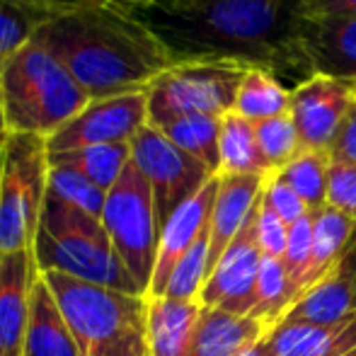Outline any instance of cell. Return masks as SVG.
Masks as SVG:
<instances>
[{
	"label": "cell",
	"mask_w": 356,
	"mask_h": 356,
	"mask_svg": "<svg viewBox=\"0 0 356 356\" xmlns=\"http://www.w3.org/2000/svg\"><path fill=\"white\" fill-rule=\"evenodd\" d=\"M168 51L170 61H238L296 85L313 75L296 10L282 0H117Z\"/></svg>",
	"instance_id": "cell-1"
},
{
	"label": "cell",
	"mask_w": 356,
	"mask_h": 356,
	"mask_svg": "<svg viewBox=\"0 0 356 356\" xmlns=\"http://www.w3.org/2000/svg\"><path fill=\"white\" fill-rule=\"evenodd\" d=\"M37 39L61 58L90 99L148 90L172 66L163 44L117 0H104L44 24Z\"/></svg>",
	"instance_id": "cell-2"
},
{
	"label": "cell",
	"mask_w": 356,
	"mask_h": 356,
	"mask_svg": "<svg viewBox=\"0 0 356 356\" xmlns=\"http://www.w3.org/2000/svg\"><path fill=\"white\" fill-rule=\"evenodd\" d=\"M83 356H148V296L39 272Z\"/></svg>",
	"instance_id": "cell-3"
},
{
	"label": "cell",
	"mask_w": 356,
	"mask_h": 356,
	"mask_svg": "<svg viewBox=\"0 0 356 356\" xmlns=\"http://www.w3.org/2000/svg\"><path fill=\"white\" fill-rule=\"evenodd\" d=\"M88 102L71 71L37 37L0 66V104L13 134L49 138Z\"/></svg>",
	"instance_id": "cell-4"
},
{
	"label": "cell",
	"mask_w": 356,
	"mask_h": 356,
	"mask_svg": "<svg viewBox=\"0 0 356 356\" xmlns=\"http://www.w3.org/2000/svg\"><path fill=\"white\" fill-rule=\"evenodd\" d=\"M32 250L39 272H58L88 284L145 296L119 259L102 218L80 211L49 192Z\"/></svg>",
	"instance_id": "cell-5"
},
{
	"label": "cell",
	"mask_w": 356,
	"mask_h": 356,
	"mask_svg": "<svg viewBox=\"0 0 356 356\" xmlns=\"http://www.w3.org/2000/svg\"><path fill=\"white\" fill-rule=\"evenodd\" d=\"M47 192V138L13 134L0 150V254L34 248Z\"/></svg>",
	"instance_id": "cell-6"
},
{
	"label": "cell",
	"mask_w": 356,
	"mask_h": 356,
	"mask_svg": "<svg viewBox=\"0 0 356 356\" xmlns=\"http://www.w3.org/2000/svg\"><path fill=\"white\" fill-rule=\"evenodd\" d=\"M248 63L238 61H187L175 63L148 85V124L187 114L223 117L233 112L238 88L248 73Z\"/></svg>",
	"instance_id": "cell-7"
},
{
	"label": "cell",
	"mask_w": 356,
	"mask_h": 356,
	"mask_svg": "<svg viewBox=\"0 0 356 356\" xmlns=\"http://www.w3.org/2000/svg\"><path fill=\"white\" fill-rule=\"evenodd\" d=\"M99 218L124 267L131 272L143 293H148L158 257L160 220L153 192L134 163L127 165L119 182L107 192Z\"/></svg>",
	"instance_id": "cell-8"
},
{
	"label": "cell",
	"mask_w": 356,
	"mask_h": 356,
	"mask_svg": "<svg viewBox=\"0 0 356 356\" xmlns=\"http://www.w3.org/2000/svg\"><path fill=\"white\" fill-rule=\"evenodd\" d=\"M131 163L141 170L153 192L160 230L184 202H189L216 177L207 165L177 148L150 124H145L131 141Z\"/></svg>",
	"instance_id": "cell-9"
},
{
	"label": "cell",
	"mask_w": 356,
	"mask_h": 356,
	"mask_svg": "<svg viewBox=\"0 0 356 356\" xmlns=\"http://www.w3.org/2000/svg\"><path fill=\"white\" fill-rule=\"evenodd\" d=\"M148 124V92H124L90 99L83 109L47 138L49 153H66L88 145L131 143Z\"/></svg>",
	"instance_id": "cell-10"
},
{
	"label": "cell",
	"mask_w": 356,
	"mask_h": 356,
	"mask_svg": "<svg viewBox=\"0 0 356 356\" xmlns=\"http://www.w3.org/2000/svg\"><path fill=\"white\" fill-rule=\"evenodd\" d=\"M356 102V80L313 73L291 88L289 114L303 148L327 150Z\"/></svg>",
	"instance_id": "cell-11"
},
{
	"label": "cell",
	"mask_w": 356,
	"mask_h": 356,
	"mask_svg": "<svg viewBox=\"0 0 356 356\" xmlns=\"http://www.w3.org/2000/svg\"><path fill=\"white\" fill-rule=\"evenodd\" d=\"M254 213L248 218L235 240L228 245L223 257L209 274L202 289L204 308H218L233 315H250L254 308L257 296V277L262 267V252H259L257 238H254Z\"/></svg>",
	"instance_id": "cell-12"
},
{
	"label": "cell",
	"mask_w": 356,
	"mask_h": 356,
	"mask_svg": "<svg viewBox=\"0 0 356 356\" xmlns=\"http://www.w3.org/2000/svg\"><path fill=\"white\" fill-rule=\"evenodd\" d=\"M216 189H218V177H213L202 192H197L189 202H184L177 211L170 216L168 223L163 225L153 279H150L148 293L145 296L165 293L168 282H170V277H172L175 267L179 264V259H182L184 254L192 250V245L209 230Z\"/></svg>",
	"instance_id": "cell-13"
},
{
	"label": "cell",
	"mask_w": 356,
	"mask_h": 356,
	"mask_svg": "<svg viewBox=\"0 0 356 356\" xmlns=\"http://www.w3.org/2000/svg\"><path fill=\"white\" fill-rule=\"evenodd\" d=\"M352 318H356V245L332 272L300 293L282 323L332 327Z\"/></svg>",
	"instance_id": "cell-14"
},
{
	"label": "cell",
	"mask_w": 356,
	"mask_h": 356,
	"mask_svg": "<svg viewBox=\"0 0 356 356\" xmlns=\"http://www.w3.org/2000/svg\"><path fill=\"white\" fill-rule=\"evenodd\" d=\"M37 279L34 250L0 254V356H22Z\"/></svg>",
	"instance_id": "cell-15"
},
{
	"label": "cell",
	"mask_w": 356,
	"mask_h": 356,
	"mask_svg": "<svg viewBox=\"0 0 356 356\" xmlns=\"http://www.w3.org/2000/svg\"><path fill=\"white\" fill-rule=\"evenodd\" d=\"M298 37L313 73L356 80V15L300 17Z\"/></svg>",
	"instance_id": "cell-16"
},
{
	"label": "cell",
	"mask_w": 356,
	"mask_h": 356,
	"mask_svg": "<svg viewBox=\"0 0 356 356\" xmlns=\"http://www.w3.org/2000/svg\"><path fill=\"white\" fill-rule=\"evenodd\" d=\"M216 177H218V189L209 223V274L257 209L269 175H216Z\"/></svg>",
	"instance_id": "cell-17"
},
{
	"label": "cell",
	"mask_w": 356,
	"mask_h": 356,
	"mask_svg": "<svg viewBox=\"0 0 356 356\" xmlns=\"http://www.w3.org/2000/svg\"><path fill=\"white\" fill-rule=\"evenodd\" d=\"M202 310V300L148 296V356H187Z\"/></svg>",
	"instance_id": "cell-18"
},
{
	"label": "cell",
	"mask_w": 356,
	"mask_h": 356,
	"mask_svg": "<svg viewBox=\"0 0 356 356\" xmlns=\"http://www.w3.org/2000/svg\"><path fill=\"white\" fill-rule=\"evenodd\" d=\"M262 342L269 356H339L356 349V318L332 327L282 323Z\"/></svg>",
	"instance_id": "cell-19"
},
{
	"label": "cell",
	"mask_w": 356,
	"mask_h": 356,
	"mask_svg": "<svg viewBox=\"0 0 356 356\" xmlns=\"http://www.w3.org/2000/svg\"><path fill=\"white\" fill-rule=\"evenodd\" d=\"M22 356H83L42 274L32 291V310H29Z\"/></svg>",
	"instance_id": "cell-20"
},
{
	"label": "cell",
	"mask_w": 356,
	"mask_h": 356,
	"mask_svg": "<svg viewBox=\"0 0 356 356\" xmlns=\"http://www.w3.org/2000/svg\"><path fill=\"white\" fill-rule=\"evenodd\" d=\"M264 334L267 330L250 315L204 308L187 356H235L245 347L259 342Z\"/></svg>",
	"instance_id": "cell-21"
},
{
	"label": "cell",
	"mask_w": 356,
	"mask_h": 356,
	"mask_svg": "<svg viewBox=\"0 0 356 356\" xmlns=\"http://www.w3.org/2000/svg\"><path fill=\"white\" fill-rule=\"evenodd\" d=\"M310 218H313V267H310L308 289L332 272L356 245V220L347 213L325 204L323 209L310 213Z\"/></svg>",
	"instance_id": "cell-22"
},
{
	"label": "cell",
	"mask_w": 356,
	"mask_h": 356,
	"mask_svg": "<svg viewBox=\"0 0 356 356\" xmlns=\"http://www.w3.org/2000/svg\"><path fill=\"white\" fill-rule=\"evenodd\" d=\"M291 107V88L279 75H274L269 68L250 66L243 83L238 88L233 112L245 117L248 122L257 124L264 119H274L289 114Z\"/></svg>",
	"instance_id": "cell-23"
},
{
	"label": "cell",
	"mask_w": 356,
	"mask_h": 356,
	"mask_svg": "<svg viewBox=\"0 0 356 356\" xmlns=\"http://www.w3.org/2000/svg\"><path fill=\"white\" fill-rule=\"evenodd\" d=\"M218 175H269L254 124L235 112L220 117Z\"/></svg>",
	"instance_id": "cell-24"
},
{
	"label": "cell",
	"mask_w": 356,
	"mask_h": 356,
	"mask_svg": "<svg viewBox=\"0 0 356 356\" xmlns=\"http://www.w3.org/2000/svg\"><path fill=\"white\" fill-rule=\"evenodd\" d=\"M49 163L71 168L97 184L102 192H109L131 163V143L88 145V148H75L66 153H49Z\"/></svg>",
	"instance_id": "cell-25"
},
{
	"label": "cell",
	"mask_w": 356,
	"mask_h": 356,
	"mask_svg": "<svg viewBox=\"0 0 356 356\" xmlns=\"http://www.w3.org/2000/svg\"><path fill=\"white\" fill-rule=\"evenodd\" d=\"M298 293L293 289L289 272L284 267V259L262 257L257 277V296H254V308L250 318H254L264 330H274L296 303Z\"/></svg>",
	"instance_id": "cell-26"
},
{
	"label": "cell",
	"mask_w": 356,
	"mask_h": 356,
	"mask_svg": "<svg viewBox=\"0 0 356 356\" xmlns=\"http://www.w3.org/2000/svg\"><path fill=\"white\" fill-rule=\"evenodd\" d=\"M163 131L177 148L204 163L213 175H218V136H220V117L211 114H187L155 127Z\"/></svg>",
	"instance_id": "cell-27"
},
{
	"label": "cell",
	"mask_w": 356,
	"mask_h": 356,
	"mask_svg": "<svg viewBox=\"0 0 356 356\" xmlns=\"http://www.w3.org/2000/svg\"><path fill=\"white\" fill-rule=\"evenodd\" d=\"M330 158L327 150H308L303 148L286 168L272 172L282 177L305 204L310 213L323 209L327 204V175H330Z\"/></svg>",
	"instance_id": "cell-28"
},
{
	"label": "cell",
	"mask_w": 356,
	"mask_h": 356,
	"mask_svg": "<svg viewBox=\"0 0 356 356\" xmlns=\"http://www.w3.org/2000/svg\"><path fill=\"white\" fill-rule=\"evenodd\" d=\"M254 134H257V143L259 150H262L264 163H267L269 175L286 168L303 150L298 129H296L291 114L257 122L254 124Z\"/></svg>",
	"instance_id": "cell-29"
},
{
	"label": "cell",
	"mask_w": 356,
	"mask_h": 356,
	"mask_svg": "<svg viewBox=\"0 0 356 356\" xmlns=\"http://www.w3.org/2000/svg\"><path fill=\"white\" fill-rule=\"evenodd\" d=\"M49 194L63 199L66 204L95 216V218L102 216L104 199H107V192H102L88 177H83L71 168H61V165L51 163H49Z\"/></svg>",
	"instance_id": "cell-30"
},
{
	"label": "cell",
	"mask_w": 356,
	"mask_h": 356,
	"mask_svg": "<svg viewBox=\"0 0 356 356\" xmlns=\"http://www.w3.org/2000/svg\"><path fill=\"white\" fill-rule=\"evenodd\" d=\"M207 279H209V230L179 259V264L175 267L163 296L182 298V300H199Z\"/></svg>",
	"instance_id": "cell-31"
},
{
	"label": "cell",
	"mask_w": 356,
	"mask_h": 356,
	"mask_svg": "<svg viewBox=\"0 0 356 356\" xmlns=\"http://www.w3.org/2000/svg\"><path fill=\"white\" fill-rule=\"evenodd\" d=\"M44 22L34 13L24 10L22 5H15L10 0H0V66L13 54L27 47Z\"/></svg>",
	"instance_id": "cell-32"
},
{
	"label": "cell",
	"mask_w": 356,
	"mask_h": 356,
	"mask_svg": "<svg viewBox=\"0 0 356 356\" xmlns=\"http://www.w3.org/2000/svg\"><path fill=\"white\" fill-rule=\"evenodd\" d=\"M284 267L293 282L296 293H303L310 284V267H313V218L305 216L298 223L289 225V243L284 252ZM296 298V300H298Z\"/></svg>",
	"instance_id": "cell-33"
},
{
	"label": "cell",
	"mask_w": 356,
	"mask_h": 356,
	"mask_svg": "<svg viewBox=\"0 0 356 356\" xmlns=\"http://www.w3.org/2000/svg\"><path fill=\"white\" fill-rule=\"evenodd\" d=\"M254 238H257L262 257L284 259L286 243H289V225L272 211L264 199H259L257 213H254Z\"/></svg>",
	"instance_id": "cell-34"
},
{
	"label": "cell",
	"mask_w": 356,
	"mask_h": 356,
	"mask_svg": "<svg viewBox=\"0 0 356 356\" xmlns=\"http://www.w3.org/2000/svg\"><path fill=\"white\" fill-rule=\"evenodd\" d=\"M327 207L347 213L356 220V165L330 163L327 175Z\"/></svg>",
	"instance_id": "cell-35"
},
{
	"label": "cell",
	"mask_w": 356,
	"mask_h": 356,
	"mask_svg": "<svg viewBox=\"0 0 356 356\" xmlns=\"http://www.w3.org/2000/svg\"><path fill=\"white\" fill-rule=\"evenodd\" d=\"M262 199L272 207V211L277 213L286 225H293V223H298L300 218L310 216L308 204H305L282 177H277V175H269L267 177Z\"/></svg>",
	"instance_id": "cell-36"
},
{
	"label": "cell",
	"mask_w": 356,
	"mask_h": 356,
	"mask_svg": "<svg viewBox=\"0 0 356 356\" xmlns=\"http://www.w3.org/2000/svg\"><path fill=\"white\" fill-rule=\"evenodd\" d=\"M15 5H22L24 10L34 13L44 24L54 22V19L63 17L68 13H75L80 8H88L95 3H104V0H10Z\"/></svg>",
	"instance_id": "cell-37"
},
{
	"label": "cell",
	"mask_w": 356,
	"mask_h": 356,
	"mask_svg": "<svg viewBox=\"0 0 356 356\" xmlns=\"http://www.w3.org/2000/svg\"><path fill=\"white\" fill-rule=\"evenodd\" d=\"M330 158L337 160V163L356 165V102L349 109L344 124L339 127L332 145H330Z\"/></svg>",
	"instance_id": "cell-38"
},
{
	"label": "cell",
	"mask_w": 356,
	"mask_h": 356,
	"mask_svg": "<svg viewBox=\"0 0 356 356\" xmlns=\"http://www.w3.org/2000/svg\"><path fill=\"white\" fill-rule=\"evenodd\" d=\"M300 17L320 15H356V0H298Z\"/></svg>",
	"instance_id": "cell-39"
},
{
	"label": "cell",
	"mask_w": 356,
	"mask_h": 356,
	"mask_svg": "<svg viewBox=\"0 0 356 356\" xmlns=\"http://www.w3.org/2000/svg\"><path fill=\"white\" fill-rule=\"evenodd\" d=\"M10 136H13V131H10L8 119H5V112H3V104H0V150L5 148V143L10 141Z\"/></svg>",
	"instance_id": "cell-40"
},
{
	"label": "cell",
	"mask_w": 356,
	"mask_h": 356,
	"mask_svg": "<svg viewBox=\"0 0 356 356\" xmlns=\"http://www.w3.org/2000/svg\"><path fill=\"white\" fill-rule=\"evenodd\" d=\"M235 356H269V354H267V347H264V342L259 339V342L250 344V347H245L243 352L235 354Z\"/></svg>",
	"instance_id": "cell-41"
},
{
	"label": "cell",
	"mask_w": 356,
	"mask_h": 356,
	"mask_svg": "<svg viewBox=\"0 0 356 356\" xmlns=\"http://www.w3.org/2000/svg\"><path fill=\"white\" fill-rule=\"evenodd\" d=\"M339 356H356V349H352V352H347V354H339Z\"/></svg>",
	"instance_id": "cell-42"
}]
</instances>
